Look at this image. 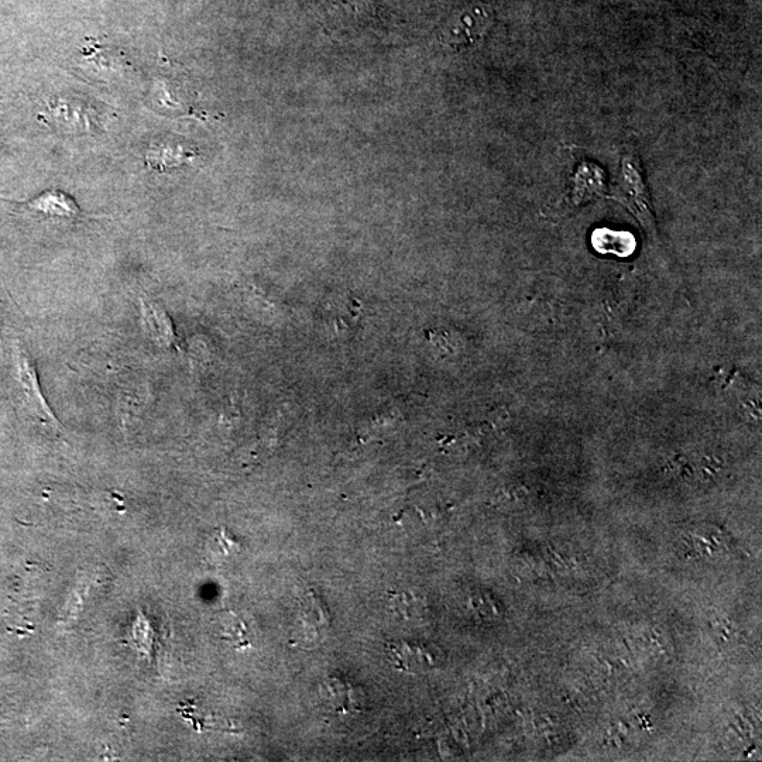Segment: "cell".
Segmentation results:
<instances>
[{
  "label": "cell",
  "mask_w": 762,
  "mask_h": 762,
  "mask_svg": "<svg viewBox=\"0 0 762 762\" xmlns=\"http://www.w3.org/2000/svg\"><path fill=\"white\" fill-rule=\"evenodd\" d=\"M13 360H15V370L19 389L22 391L24 405L29 410L32 417L43 422L46 427L60 428L56 420V415L48 407L46 398L41 393L39 377H37L36 365L30 356L29 350L24 348L22 343L15 341L13 343Z\"/></svg>",
  "instance_id": "cell-1"
},
{
  "label": "cell",
  "mask_w": 762,
  "mask_h": 762,
  "mask_svg": "<svg viewBox=\"0 0 762 762\" xmlns=\"http://www.w3.org/2000/svg\"><path fill=\"white\" fill-rule=\"evenodd\" d=\"M493 15L486 6L476 5L462 9L445 24L441 40L446 46L461 50L475 46L489 32Z\"/></svg>",
  "instance_id": "cell-2"
},
{
  "label": "cell",
  "mask_w": 762,
  "mask_h": 762,
  "mask_svg": "<svg viewBox=\"0 0 762 762\" xmlns=\"http://www.w3.org/2000/svg\"><path fill=\"white\" fill-rule=\"evenodd\" d=\"M319 702L328 715L358 716L365 710L366 695L358 683L343 675L329 676L319 686Z\"/></svg>",
  "instance_id": "cell-3"
},
{
  "label": "cell",
  "mask_w": 762,
  "mask_h": 762,
  "mask_svg": "<svg viewBox=\"0 0 762 762\" xmlns=\"http://www.w3.org/2000/svg\"><path fill=\"white\" fill-rule=\"evenodd\" d=\"M387 650L396 668L408 674L425 672L438 664L437 652L418 641H394L387 644Z\"/></svg>",
  "instance_id": "cell-4"
},
{
  "label": "cell",
  "mask_w": 762,
  "mask_h": 762,
  "mask_svg": "<svg viewBox=\"0 0 762 762\" xmlns=\"http://www.w3.org/2000/svg\"><path fill=\"white\" fill-rule=\"evenodd\" d=\"M26 205L30 211L50 216V218L75 219L81 212L74 198L56 190L44 192Z\"/></svg>",
  "instance_id": "cell-5"
},
{
  "label": "cell",
  "mask_w": 762,
  "mask_h": 762,
  "mask_svg": "<svg viewBox=\"0 0 762 762\" xmlns=\"http://www.w3.org/2000/svg\"><path fill=\"white\" fill-rule=\"evenodd\" d=\"M142 308L144 324L156 342L168 349H174V346L177 348V336H175L173 322H171L167 312L156 302L149 300H142Z\"/></svg>",
  "instance_id": "cell-6"
},
{
  "label": "cell",
  "mask_w": 762,
  "mask_h": 762,
  "mask_svg": "<svg viewBox=\"0 0 762 762\" xmlns=\"http://www.w3.org/2000/svg\"><path fill=\"white\" fill-rule=\"evenodd\" d=\"M389 603L391 612L403 620L414 621L422 619L427 614V603L424 597L411 590L391 593Z\"/></svg>",
  "instance_id": "cell-7"
},
{
  "label": "cell",
  "mask_w": 762,
  "mask_h": 762,
  "mask_svg": "<svg viewBox=\"0 0 762 762\" xmlns=\"http://www.w3.org/2000/svg\"><path fill=\"white\" fill-rule=\"evenodd\" d=\"M300 620L302 626L314 631L326 630L331 626V614L321 597L314 592L308 593L300 604Z\"/></svg>",
  "instance_id": "cell-8"
},
{
  "label": "cell",
  "mask_w": 762,
  "mask_h": 762,
  "mask_svg": "<svg viewBox=\"0 0 762 762\" xmlns=\"http://www.w3.org/2000/svg\"><path fill=\"white\" fill-rule=\"evenodd\" d=\"M191 154L181 144L164 143L153 147L147 154V164L161 171L170 170L191 159Z\"/></svg>",
  "instance_id": "cell-9"
}]
</instances>
